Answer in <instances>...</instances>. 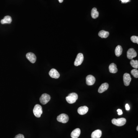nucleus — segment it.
<instances>
[{"label": "nucleus", "instance_id": "obj_29", "mask_svg": "<svg viewBox=\"0 0 138 138\" xmlns=\"http://www.w3.org/2000/svg\"><path fill=\"white\" fill-rule=\"evenodd\" d=\"M137 131H138V126H137Z\"/></svg>", "mask_w": 138, "mask_h": 138}, {"label": "nucleus", "instance_id": "obj_25", "mask_svg": "<svg viewBox=\"0 0 138 138\" xmlns=\"http://www.w3.org/2000/svg\"><path fill=\"white\" fill-rule=\"evenodd\" d=\"M117 111L118 112V114L119 115H122V114H123V112H122V110L120 109H117Z\"/></svg>", "mask_w": 138, "mask_h": 138}, {"label": "nucleus", "instance_id": "obj_14", "mask_svg": "<svg viewBox=\"0 0 138 138\" xmlns=\"http://www.w3.org/2000/svg\"><path fill=\"white\" fill-rule=\"evenodd\" d=\"M109 86V84L107 83H104L100 86L98 89V91L99 93H102L107 90Z\"/></svg>", "mask_w": 138, "mask_h": 138}, {"label": "nucleus", "instance_id": "obj_18", "mask_svg": "<svg viewBox=\"0 0 138 138\" xmlns=\"http://www.w3.org/2000/svg\"><path fill=\"white\" fill-rule=\"evenodd\" d=\"M122 52V46L120 45H118L115 49V54L117 57H119L121 55Z\"/></svg>", "mask_w": 138, "mask_h": 138}, {"label": "nucleus", "instance_id": "obj_1", "mask_svg": "<svg viewBox=\"0 0 138 138\" xmlns=\"http://www.w3.org/2000/svg\"><path fill=\"white\" fill-rule=\"evenodd\" d=\"M78 99V95L75 93H71L69 94L68 96L66 98L67 102L69 104H72L75 103Z\"/></svg>", "mask_w": 138, "mask_h": 138}, {"label": "nucleus", "instance_id": "obj_26", "mask_svg": "<svg viewBox=\"0 0 138 138\" xmlns=\"http://www.w3.org/2000/svg\"><path fill=\"white\" fill-rule=\"evenodd\" d=\"M120 0L122 2V4L127 3V2L130 1V0Z\"/></svg>", "mask_w": 138, "mask_h": 138}, {"label": "nucleus", "instance_id": "obj_28", "mask_svg": "<svg viewBox=\"0 0 138 138\" xmlns=\"http://www.w3.org/2000/svg\"><path fill=\"white\" fill-rule=\"evenodd\" d=\"M59 2H60V3H62L63 1V0H58Z\"/></svg>", "mask_w": 138, "mask_h": 138}, {"label": "nucleus", "instance_id": "obj_4", "mask_svg": "<svg viewBox=\"0 0 138 138\" xmlns=\"http://www.w3.org/2000/svg\"><path fill=\"white\" fill-rule=\"evenodd\" d=\"M50 96L48 94L45 93L41 95L40 98V101L41 103L43 105H45L50 100Z\"/></svg>", "mask_w": 138, "mask_h": 138}, {"label": "nucleus", "instance_id": "obj_19", "mask_svg": "<svg viewBox=\"0 0 138 138\" xmlns=\"http://www.w3.org/2000/svg\"><path fill=\"white\" fill-rule=\"evenodd\" d=\"M91 17L94 19H96L99 17V12L97 11V9L96 8H93L91 10Z\"/></svg>", "mask_w": 138, "mask_h": 138}, {"label": "nucleus", "instance_id": "obj_5", "mask_svg": "<svg viewBox=\"0 0 138 138\" xmlns=\"http://www.w3.org/2000/svg\"><path fill=\"white\" fill-rule=\"evenodd\" d=\"M58 121L62 123H66L68 121L69 117L68 115L65 114H61L57 117Z\"/></svg>", "mask_w": 138, "mask_h": 138}, {"label": "nucleus", "instance_id": "obj_12", "mask_svg": "<svg viewBox=\"0 0 138 138\" xmlns=\"http://www.w3.org/2000/svg\"><path fill=\"white\" fill-rule=\"evenodd\" d=\"M88 111V108L86 106H83L79 107L78 109V112L80 115H83L86 114Z\"/></svg>", "mask_w": 138, "mask_h": 138}, {"label": "nucleus", "instance_id": "obj_17", "mask_svg": "<svg viewBox=\"0 0 138 138\" xmlns=\"http://www.w3.org/2000/svg\"><path fill=\"white\" fill-rule=\"evenodd\" d=\"M109 70L110 73H116L118 71V70L117 68V66L114 63H112L109 65Z\"/></svg>", "mask_w": 138, "mask_h": 138}, {"label": "nucleus", "instance_id": "obj_23", "mask_svg": "<svg viewBox=\"0 0 138 138\" xmlns=\"http://www.w3.org/2000/svg\"><path fill=\"white\" fill-rule=\"evenodd\" d=\"M131 40L134 43L138 44V37L136 36H131Z\"/></svg>", "mask_w": 138, "mask_h": 138}, {"label": "nucleus", "instance_id": "obj_20", "mask_svg": "<svg viewBox=\"0 0 138 138\" xmlns=\"http://www.w3.org/2000/svg\"><path fill=\"white\" fill-rule=\"evenodd\" d=\"M109 33L108 31H105L104 30H101L99 32L98 35L102 38H106L109 36Z\"/></svg>", "mask_w": 138, "mask_h": 138}, {"label": "nucleus", "instance_id": "obj_7", "mask_svg": "<svg viewBox=\"0 0 138 138\" xmlns=\"http://www.w3.org/2000/svg\"><path fill=\"white\" fill-rule=\"evenodd\" d=\"M96 81L95 77L92 75H88L86 78V83L88 86H92L94 85Z\"/></svg>", "mask_w": 138, "mask_h": 138}, {"label": "nucleus", "instance_id": "obj_22", "mask_svg": "<svg viewBox=\"0 0 138 138\" xmlns=\"http://www.w3.org/2000/svg\"><path fill=\"white\" fill-rule=\"evenodd\" d=\"M131 74L135 78H138V70L137 69H134L131 71Z\"/></svg>", "mask_w": 138, "mask_h": 138}, {"label": "nucleus", "instance_id": "obj_24", "mask_svg": "<svg viewBox=\"0 0 138 138\" xmlns=\"http://www.w3.org/2000/svg\"><path fill=\"white\" fill-rule=\"evenodd\" d=\"M14 138H25V137L23 135L21 134H19L16 135Z\"/></svg>", "mask_w": 138, "mask_h": 138}, {"label": "nucleus", "instance_id": "obj_6", "mask_svg": "<svg viewBox=\"0 0 138 138\" xmlns=\"http://www.w3.org/2000/svg\"><path fill=\"white\" fill-rule=\"evenodd\" d=\"M84 60V56L83 54L81 53H79L78 54L76 58V60L74 62V65L75 66H78L82 63Z\"/></svg>", "mask_w": 138, "mask_h": 138}, {"label": "nucleus", "instance_id": "obj_13", "mask_svg": "<svg viewBox=\"0 0 138 138\" xmlns=\"http://www.w3.org/2000/svg\"><path fill=\"white\" fill-rule=\"evenodd\" d=\"M81 134V130L79 128H77L72 132L71 136L72 138H78Z\"/></svg>", "mask_w": 138, "mask_h": 138}, {"label": "nucleus", "instance_id": "obj_2", "mask_svg": "<svg viewBox=\"0 0 138 138\" xmlns=\"http://www.w3.org/2000/svg\"><path fill=\"white\" fill-rule=\"evenodd\" d=\"M33 112L35 116L38 118L41 117L43 113L42 108L41 105L39 104H36L33 108Z\"/></svg>", "mask_w": 138, "mask_h": 138}, {"label": "nucleus", "instance_id": "obj_21", "mask_svg": "<svg viewBox=\"0 0 138 138\" xmlns=\"http://www.w3.org/2000/svg\"><path fill=\"white\" fill-rule=\"evenodd\" d=\"M130 64L132 66V67L133 68L135 69H137L138 68V60H132L130 62Z\"/></svg>", "mask_w": 138, "mask_h": 138}, {"label": "nucleus", "instance_id": "obj_11", "mask_svg": "<svg viewBox=\"0 0 138 138\" xmlns=\"http://www.w3.org/2000/svg\"><path fill=\"white\" fill-rule=\"evenodd\" d=\"M26 57L27 59L32 63H34L36 62V57L35 54L29 52L27 53L26 54Z\"/></svg>", "mask_w": 138, "mask_h": 138}, {"label": "nucleus", "instance_id": "obj_8", "mask_svg": "<svg viewBox=\"0 0 138 138\" xmlns=\"http://www.w3.org/2000/svg\"><path fill=\"white\" fill-rule=\"evenodd\" d=\"M137 53L134 49H130L127 52V57L130 60L137 57Z\"/></svg>", "mask_w": 138, "mask_h": 138}, {"label": "nucleus", "instance_id": "obj_15", "mask_svg": "<svg viewBox=\"0 0 138 138\" xmlns=\"http://www.w3.org/2000/svg\"><path fill=\"white\" fill-rule=\"evenodd\" d=\"M102 132L100 130H96L91 134V138H100L102 136Z\"/></svg>", "mask_w": 138, "mask_h": 138}, {"label": "nucleus", "instance_id": "obj_27", "mask_svg": "<svg viewBox=\"0 0 138 138\" xmlns=\"http://www.w3.org/2000/svg\"><path fill=\"white\" fill-rule=\"evenodd\" d=\"M125 109L127 111H129L130 110V107L128 104H126L125 105Z\"/></svg>", "mask_w": 138, "mask_h": 138}, {"label": "nucleus", "instance_id": "obj_10", "mask_svg": "<svg viewBox=\"0 0 138 138\" xmlns=\"http://www.w3.org/2000/svg\"><path fill=\"white\" fill-rule=\"evenodd\" d=\"M50 76L53 78H58L60 76V75L58 72L55 69H52V70L49 71V73Z\"/></svg>", "mask_w": 138, "mask_h": 138}, {"label": "nucleus", "instance_id": "obj_9", "mask_svg": "<svg viewBox=\"0 0 138 138\" xmlns=\"http://www.w3.org/2000/svg\"><path fill=\"white\" fill-rule=\"evenodd\" d=\"M123 81L125 86H129L131 81V78L130 74L127 73L124 74L123 76Z\"/></svg>", "mask_w": 138, "mask_h": 138}, {"label": "nucleus", "instance_id": "obj_3", "mask_svg": "<svg viewBox=\"0 0 138 138\" xmlns=\"http://www.w3.org/2000/svg\"><path fill=\"white\" fill-rule=\"evenodd\" d=\"M126 122V119L124 118H119L117 119H113L112 120V124L117 126H123Z\"/></svg>", "mask_w": 138, "mask_h": 138}, {"label": "nucleus", "instance_id": "obj_16", "mask_svg": "<svg viewBox=\"0 0 138 138\" xmlns=\"http://www.w3.org/2000/svg\"><path fill=\"white\" fill-rule=\"evenodd\" d=\"M12 21V19L11 17L10 16H6L4 17V19L1 20L0 22L2 24H4L5 23L10 24Z\"/></svg>", "mask_w": 138, "mask_h": 138}]
</instances>
